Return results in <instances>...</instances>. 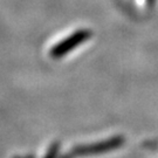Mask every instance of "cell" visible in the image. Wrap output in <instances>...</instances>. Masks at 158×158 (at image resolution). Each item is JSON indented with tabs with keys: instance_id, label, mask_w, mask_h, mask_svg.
Listing matches in <instances>:
<instances>
[{
	"instance_id": "1",
	"label": "cell",
	"mask_w": 158,
	"mask_h": 158,
	"mask_svg": "<svg viewBox=\"0 0 158 158\" xmlns=\"http://www.w3.org/2000/svg\"><path fill=\"white\" fill-rule=\"evenodd\" d=\"M124 143V138L121 136H116L110 139H106L102 142H96L93 144H87L82 147H77L73 149L69 153L66 155L64 158H76V157H85L89 155H97V153H103L111 151L119 148Z\"/></svg>"
},
{
	"instance_id": "2",
	"label": "cell",
	"mask_w": 158,
	"mask_h": 158,
	"mask_svg": "<svg viewBox=\"0 0 158 158\" xmlns=\"http://www.w3.org/2000/svg\"><path fill=\"white\" fill-rule=\"evenodd\" d=\"M91 38V32L87 31V29H81L77 31L74 34H72L70 36H68L66 39L59 42L56 46H54L49 51V55L54 59L61 57L63 55H66L68 52H70L72 49L76 48L79 45H81L82 42H85L87 40Z\"/></svg>"
},
{
	"instance_id": "3",
	"label": "cell",
	"mask_w": 158,
	"mask_h": 158,
	"mask_svg": "<svg viewBox=\"0 0 158 158\" xmlns=\"http://www.w3.org/2000/svg\"><path fill=\"white\" fill-rule=\"evenodd\" d=\"M56 152H57V145L54 144V145H52V148L49 149V151L47 153V157L46 158H55Z\"/></svg>"
}]
</instances>
